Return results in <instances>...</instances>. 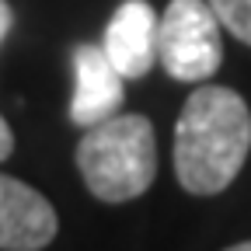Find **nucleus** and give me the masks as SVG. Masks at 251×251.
I'll use <instances>...</instances> for the list:
<instances>
[{
    "label": "nucleus",
    "mask_w": 251,
    "mask_h": 251,
    "mask_svg": "<svg viewBox=\"0 0 251 251\" xmlns=\"http://www.w3.org/2000/svg\"><path fill=\"white\" fill-rule=\"evenodd\" d=\"M11 153H14V133H11V126H7V119L0 115V161H7Z\"/></svg>",
    "instance_id": "nucleus-8"
},
{
    "label": "nucleus",
    "mask_w": 251,
    "mask_h": 251,
    "mask_svg": "<svg viewBox=\"0 0 251 251\" xmlns=\"http://www.w3.org/2000/svg\"><path fill=\"white\" fill-rule=\"evenodd\" d=\"M11 28H14V11L7 0H0V46H4V39L11 35Z\"/></svg>",
    "instance_id": "nucleus-9"
},
{
    "label": "nucleus",
    "mask_w": 251,
    "mask_h": 251,
    "mask_svg": "<svg viewBox=\"0 0 251 251\" xmlns=\"http://www.w3.org/2000/svg\"><path fill=\"white\" fill-rule=\"evenodd\" d=\"M224 251H251V241H237V244H230V248H224Z\"/></svg>",
    "instance_id": "nucleus-10"
},
{
    "label": "nucleus",
    "mask_w": 251,
    "mask_h": 251,
    "mask_svg": "<svg viewBox=\"0 0 251 251\" xmlns=\"http://www.w3.org/2000/svg\"><path fill=\"white\" fill-rule=\"evenodd\" d=\"M157 39H161L157 11L147 0H122L119 11L108 18L101 49L122 80H140L157 63Z\"/></svg>",
    "instance_id": "nucleus-5"
},
{
    "label": "nucleus",
    "mask_w": 251,
    "mask_h": 251,
    "mask_svg": "<svg viewBox=\"0 0 251 251\" xmlns=\"http://www.w3.org/2000/svg\"><path fill=\"white\" fill-rule=\"evenodd\" d=\"M251 153V108L237 91L202 84L175 122V175L188 196H220Z\"/></svg>",
    "instance_id": "nucleus-1"
},
{
    "label": "nucleus",
    "mask_w": 251,
    "mask_h": 251,
    "mask_svg": "<svg viewBox=\"0 0 251 251\" xmlns=\"http://www.w3.org/2000/svg\"><path fill=\"white\" fill-rule=\"evenodd\" d=\"M74 63V98H70V122L80 129H91L112 115H119L126 101V80L112 67L101 46L80 42L70 52Z\"/></svg>",
    "instance_id": "nucleus-4"
},
{
    "label": "nucleus",
    "mask_w": 251,
    "mask_h": 251,
    "mask_svg": "<svg viewBox=\"0 0 251 251\" xmlns=\"http://www.w3.org/2000/svg\"><path fill=\"white\" fill-rule=\"evenodd\" d=\"M77 168L87 192L101 202H129L157 178V136L147 115L119 112L84 129Z\"/></svg>",
    "instance_id": "nucleus-2"
},
{
    "label": "nucleus",
    "mask_w": 251,
    "mask_h": 251,
    "mask_svg": "<svg viewBox=\"0 0 251 251\" xmlns=\"http://www.w3.org/2000/svg\"><path fill=\"white\" fill-rule=\"evenodd\" d=\"M59 230L49 199L0 171V251H42Z\"/></svg>",
    "instance_id": "nucleus-6"
},
{
    "label": "nucleus",
    "mask_w": 251,
    "mask_h": 251,
    "mask_svg": "<svg viewBox=\"0 0 251 251\" xmlns=\"http://www.w3.org/2000/svg\"><path fill=\"white\" fill-rule=\"evenodd\" d=\"M213 7L220 28H227L230 35L244 46H251V0H206Z\"/></svg>",
    "instance_id": "nucleus-7"
},
{
    "label": "nucleus",
    "mask_w": 251,
    "mask_h": 251,
    "mask_svg": "<svg viewBox=\"0 0 251 251\" xmlns=\"http://www.w3.org/2000/svg\"><path fill=\"white\" fill-rule=\"evenodd\" d=\"M157 63L171 80L202 84L224 63V39L220 21L206 0H171L161 14V39H157Z\"/></svg>",
    "instance_id": "nucleus-3"
}]
</instances>
